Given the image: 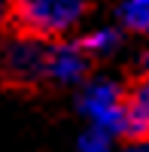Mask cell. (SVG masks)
<instances>
[{
  "label": "cell",
  "instance_id": "1",
  "mask_svg": "<svg viewBox=\"0 0 149 152\" xmlns=\"http://www.w3.org/2000/svg\"><path fill=\"white\" fill-rule=\"evenodd\" d=\"M88 0H9V18L15 21L18 34L43 37V40H64L79 28Z\"/></svg>",
  "mask_w": 149,
  "mask_h": 152
},
{
  "label": "cell",
  "instance_id": "2",
  "mask_svg": "<svg viewBox=\"0 0 149 152\" xmlns=\"http://www.w3.org/2000/svg\"><path fill=\"white\" fill-rule=\"evenodd\" d=\"M125 88L116 79H107V76H97V79L82 82L76 107L85 116L88 125L97 128H107L110 134H122L125 137Z\"/></svg>",
  "mask_w": 149,
  "mask_h": 152
},
{
  "label": "cell",
  "instance_id": "3",
  "mask_svg": "<svg viewBox=\"0 0 149 152\" xmlns=\"http://www.w3.org/2000/svg\"><path fill=\"white\" fill-rule=\"evenodd\" d=\"M49 46H52V40H43V37H31V34L12 37L3 46L0 70L18 85L43 82L49 70Z\"/></svg>",
  "mask_w": 149,
  "mask_h": 152
},
{
  "label": "cell",
  "instance_id": "4",
  "mask_svg": "<svg viewBox=\"0 0 149 152\" xmlns=\"http://www.w3.org/2000/svg\"><path fill=\"white\" fill-rule=\"evenodd\" d=\"M91 58L79 46V40H52L49 46V70L46 79L55 85H82L88 76Z\"/></svg>",
  "mask_w": 149,
  "mask_h": 152
},
{
  "label": "cell",
  "instance_id": "5",
  "mask_svg": "<svg viewBox=\"0 0 149 152\" xmlns=\"http://www.w3.org/2000/svg\"><path fill=\"white\" fill-rule=\"evenodd\" d=\"M125 137L149 140V79H140L125 94Z\"/></svg>",
  "mask_w": 149,
  "mask_h": 152
},
{
  "label": "cell",
  "instance_id": "6",
  "mask_svg": "<svg viewBox=\"0 0 149 152\" xmlns=\"http://www.w3.org/2000/svg\"><path fill=\"white\" fill-rule=\"evenodd\" d=\"M79 46L88 58H110L122 49V28L119 24H94L79 37Z\"/></svg>",
  "mask_w": 149,
  "mask_h": 152
},
{
  "label": "cell",
  "instance_id": "7",
  "mask_svg": "<svg viewBox=\"0 0 149 152\" xmlns=\"http://www.w3.org/2000/svg\"><path fill=\"white\" fill-rule=\"evenodd\" d=\"M116 24L128 34L149 37V0H119L116 3Z\"/></svg>",
  "mask_w": 149,
  "mask_h": 152
},
{
  "label": "cell",
  "instance_id": "8",
  "mask_svg": "<svg viewBox=\"0 0 149 152\" xmlns=\"http://www.w3.org/2000/svg\"><path fill=\"white\" fill-rule=\"evenodd\" d=\"M113 140H116V134H110L107 128L88 125L76 140V152H113Z\"/></svg>",
  "mask_w": 149,
  "mask_h": 152
},
{
  "label": "cell",
  "instance_id": "9",
  "mask_svg": "<svg viewBox=\"0 0 149 152\" xmlns=\"http://www.w3.org/2000/svg\"><path fill=\"white\" fill-rule=\"evenodd\" d=\"M125 152H149V140H131L125 146Z\"/></svg>",
  "mask_w": 149,
  "mask_h": 152
},
{
  "label": "cell",
  "instance_id": "10",
  "mask_svg": "<svg viewBox=\"0 0 149 152\" xmlns=\"http://www.w3.org/2000/svg\"><path fill=\"white\" fill-rule=\"evenodd\" d=\"M9 15V0H0V21Z\"/></svg>",
  "mask_w": 149,
  "mask_h": 152
},
{
  "label": "cell",
  "instance_id": "11",
  "mask_svg": "<svg viewBox=\"0 0 149 152\" xmlns=\"http://www.w3.org/2000/svg\"><path fill=\"white\" fill-rule=\"evenodd\" d=\"M143 79H149V49H146V55H143Z\"/></svg>",
  "mask_w": 149,
  "mask_h": 152
}]
</instances>
